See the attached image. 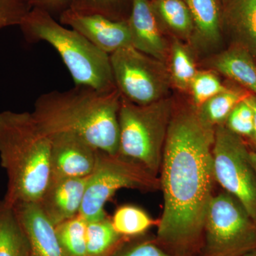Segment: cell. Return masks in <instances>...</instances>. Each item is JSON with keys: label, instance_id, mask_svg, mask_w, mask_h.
I'll use <instances>...</instances> for the list:
<instances>
[{"label": "cell", "instance_id": "cell-1", "mask_svg": "<svg viewBox=\"0 0 256 256\" xmlns=\"http://www.w3.org/2000/svg\"><path fill=\"white\" fill-rule=\"evenodd\" d=\"M214 128L195 109L173 114L163 150L160 188L164 210L156 242L180 256H200L212 194Z\"/></svg>", "mask_w": 256, "mask_h": 256}, {"label": "cell", "instance_id": "cell-2", "mask_svg": "<svg viewBox=\"0 0 256 256\" xmlns=\"http://www.w3.org/2000/svg\"><path fill=\"white\" fill-rule=\"evenodd\" d=\"M121 95L117 88L102 92L75 86L38 98L32 112L44 132L70 133L99 150L118 154Z\"/></svg>", "mask_w": 256, "mask_h": 256}, {"label": "cell", "instance_id": "cell-3", "mask_svg": "<svg viewBox=\"0 0 256 256\" xmlns=\"http://www.w3.org/2000/svg\"><path fill=\"white\" fill-rule=\"evenodd\" d=\"M0 162L8 180L3 200L38 203L52 178L50 140L32 112H0Z\"/></svg>", "mask_w": 256, "mask_h": 256}, {"label": "cell", "instance_id": "cell-4", "mask_svg": "<svg viewBox=\"0 0 256 256\" xmlns=\"http://www.w3.org/2000/svg\"><path fill=\"white\" fill-rule=\"evenodd\" d=\"M20 26L28 41L46 42L58 52L75 86H86L102 92L116 88L110 55L76 30L64 28L50 12L33 8Z\"/></svg>", "mask_w": 256, "mask_h": 256}, {"label": "cell", "instance_id": "cell-5", "mask_svg": "<svg viewBox=\"0 0 256 256\" xmlns=\"http://www.w3.org/2000/svg\"><path fill=\"white\" fill-rule=\"evenodd\" d=\"M173 114L172 102L170 99L139 106L121 96L118 114L120 156L140 164L158 176Z\"/></svg>", "mask_w": 256, "mask_h": 256}, {"label": "cell", "instance_id": "cell-6", "mask_svg": "<svg viewBox=\"0 0 256 256\" xmlns=\"http://www.w3.org/2000/svg\"><path fill=\"white\" fill-rule=\"evenodd\" d=\"M256 250V222L242 202L223 190L214 195L200 256H242Z\"/></svg>", "mask_w": 256, "mask_h": 256}, {"label": "cell", "instance_id": "cell-7", "mask_svg": "<svg viewBox=\"0 0 256 256\" xmlns=\"http://www.w3.org/2000/svg\"><path fill=\"white\" fill-rule=\"evenodd\" d=\"M159 188V178L140 164L119 154L99 150L95 170L88 178L79 214L86 222L100 220L107 216L106 204L119 190L152 192Z\"/></svg>", "mask_w": 256, "mask_h": 256}, {"label": "cell", "instance_id": "cell-8", "mask_svg": "<svg viewBox=\"0 0 256 256\" xmlns=\"http://www.w3.org/2000/svg\"><path fill=\"white\" fill-rule=\"evenodd\" d=\"M246 142L224 124L214 128V173L224 191L238 198L256 222V171Z\"/></svg>", "mask_w": 256, "mask_h": 256}, {"label": "cell", "instance_id": "cell-9", "mask_svg": "<svg viewBox=\"0 0 256 256\" xmlns=\"http://www.w3.org/2000/svg\"><path fill=\"white\" fill-rule=\"evenodd\" d=\"M110 58L116 88L126 100L146 106L165 98L171 78L163 62L132 46L120 48Z\"/></svg>", "mask_w": 256, "mask_h": 256}, {"label": "cell", "instance_id": "cell-10", "mask_svg": "<svg viewBox=\"0 0 256 256\" xmlns=\"http://www.w3.org/2000/svg\"><path fill=\"white\" fill-rule=\"evenodd\" d=\"M48 137L52 178H88L92 174L99 150L70 133H56Z\"/></svg>", "mask_w": 256, "mask_h": 256}, {"label": "cell", "instance_id": "cell-11", "mask_svg": "<svg viewBox=\"0 0 256 256\" xmlns=\"http://www.w3.org/2000/svg\"><path fill=\"white\" fill-rule=\"evenodd\" d=\"M60 22L78 32L109 55L132 46L128 21H114L102 15L82 14L67 8L62 11Z\"/></svg>", "mask_w": 256, "mask_h": 256}, {"label": "cell", "instance_id": "cell-12", "mask_svg": "<svg viewBox=\"0 0 256 256\" xmlns=\"http://www.w3.org/2000/svg\"><path fill=\"white\" fill-rule=\"evenodd\" d=\"M88 178H50L38 203L55 226L79 214Z\"/></svg>", "mask_w": 256, "mask_h": 256}, {"label": "cell", "instance_id": "cell-13", "mask_svg": "<svg viewBox=\"0 0 256 256\" xmlns=\"http://www.w3.org/2000/svg\"><path fill=\"white\" fill-rule=\"evenodd\" d=\"M30 242V256H68L57 236L55 226L36 202L13 206Z\"/></svg>", "mask_w": 256, "mask_h": 256}, {"label": "cell", "instance_id": "cell-14", "mask_svg": "<svg viewBox=\"0 0 256 256\" xmlns=\"http://www.w3.org/2000/svg\"><path fill=\"white\" fill-rule=\"evenodd\" d=\"M132 46L164 63L168 47L150 0H132L128 20Z\"/></svg>", "mask_w": 256, "mask_h": 256}, {"label": "cell", "instance_id": "cell-15", "mask_svg": "<svg viewBox=\"0 0 256 256\" xmlns=\"http://www.w3.org/2000/svg\"><path fill=\"white\" fill-rule=\"evenodd\" d=\"M222 32L256 60V0H223Z\"/></svg>", "mask_w": 256, "mask_h": 256}, {"label": "cell", "instance_id": "cell-16", "mask_svg": "<svg viewBox=\"0 0 256 256\" xmlns=\"http://www.w3.org/2000/svg\"><path fill=\"white\" fill-rule=\"evenodd\" d=\"M212 68L256 96V60L244 47L232 44L210 60Z\"/></svg>", "mask_w": 256, "mask_h": 256}, {"label": "cell", "instance_id": "cell-17", "mask_svg": "<svg viewBox=\"0 0 256 256\" xmlns=\"http://www.w3.org/2000/svg\"><path fill=\"white\" fill-rule=\"evenodd\" d=\"M191 12L194 32L193 36L206 46L220 42L222 35V0H184Z\"/></svg>", "mask_w": 256, "mask_h": 256}, {"label": "cell", "instance_id": "cell-18", "mask_svg": "<svg viewBox=\"0 0 256 256\" xmlns=\"http://www.w3.org/2000/svg\"><path fill=\"white\" fill-rule=\"evenodd\" d=\"M150 3L162 30H166L176 38L193 36L194 23L184 0H152Z\"/></svg>", "mask_w": 256, "mask_h": 256}, {"label": "cell", "instance_id": "cell-19", "mask_svg": "<svg viewBox=\"0 0 256 256\" xmlns=\"http://www.w3.org/2000/svg\"><path fill=\"white\" fill-rule=\"evenodd\" d=\"M0 256H30V242L14 207L0 201Z\"/></svg>", "mask_w": 256, "mask_h": 256}, {"label": "cell", "instance_id": "cell-20", "mask_svg": "<svg viewBox=\"0 0 256 256\" xmlns=\"http://www.w3.org/2000/svg\"><path fill=\"white\" fill-rule=\"evenodd\" d=\"M250 94L252 92L238 85L228 87L225 92L214 96L196 109L204 122L215 128L225 124L234 108Z\"/></svg>", "mask_w": 256, "mask_h": 256}, {"label": "cell", "instance_id": "cell-21", "mask_svg": "<svg viewBox=\"0 0 256 256\" xmlns=\"http://www.w3.org/2000/svg\"><path fill=\"white\" fill-rule=\"evenodd\" d=\"M86 238L88 256H110L128 237L114 230L107 215L100 220L86 222Z\"/></svg>", "mask_w": 256, "mask_h": 256}, {"label": "cell", "instance_id": "cell-22", "mask_svg": "<svg viewBox=\"0 0 256 256\" xmlns=\"http://www.w3.org/2000/svg\"><path fill=\"white\" fill-rule=\"evenodd\" d=\"M114 230L124 237H134L146 234L156 224L146 210L134 205L119 206L110 218Z\"/></svg>", "mask_w": 256, "mask_h": 256}, {"label": "cell", "instance_id": "cell-23", "mask_svg": "<svg viewBox=\"0 0 256 256\" xmlns=\"http://www.w3.org/2000/svg\"><path fill=\"white\" fill-rule=\"evenodd\" d=\"M57 236L68 256H88L86 222L78 214L56 226Z\"/></svg>", "mask_w": 256, "mask_h": 256}, {"label": "cell", "instance_id": "cell-24", "mask_svg": "<svg viewBox=\"0 0 256 256\" xmlns=\"http://www.w3.org/2000/svg\"><path fill=\"white\" fill-rule=\"evenodd\" d=\"M132 0H72L68 8L86 14H99L114 21H128Z\"/></svg>", "mask_w": 256, "mask_h": 256}, {"label": "cell", "instance_id": "cell-25", "mask_svg": "<svg viewBox=\"0 0 256 256\" xmlns=\"http://www.w3.org/2000/svg\"><path fill=\"white\" fill-rule=\"evenodd\" d=\"M170 60L171 82L180 90L190 89V84L198 70L188 47L175 40L172 46Z\"/></svg>", "mask_w": 256, "mask_h": 256}, {"label": "cell", "instance_id": "cell-26", "mask_svg": "<svg viewBox=\"0 0 256 256\" xmlns=\"http://www.w3.org/2000/svg\"><path fill=\"white\" fill-rule=\"evenodd\" d=\"M224 126L237 134L254 150L256 144L254 112L246 99L239 102L229 114Z\"/></svg>", "mask_w": 256, "mask_h": 256}, {"label": "cell", "instance_id": "cell-27", "mask_svg": "<svg viewBox=\"0 0 256 256\" xmlns=\"http://www.w3.org/2000/svg\"><path fill=\"white\" fill-rule=\"evenodd\" d=\"M110 256H180L165 250L156 242V237L143 234L124 239Z\"/></svg>", "mask_w": 256, "mask_h": 256}, {"label": "cell", "instance_id": "cell-28", "mask_svg": "<svg viewBox=\"0 0 256 256\" xmlns=\"http://www.w3.org/2000/svg\"><path fill=\"white\" fill-rule=\"evenodd\" d=\"M228 88V87L224 86L218 77L210 70H198L190 87L196 108L214 96Z\"/></svg>", "mask_w": 256, "mask_h": 256}, {"label": "cell", "instance_id": "cell-29", "mask_svg": "<svg viewBox=\"0 0 256 256\" xmlns=\"http://www.w3.org/2000/svg\"><path fill=\"white\" fill-rule=\"evenodd\" d=\"M30 8L26 0H0V18L8 20L11 25H20Z\"/></svg>", "mask_w": 256, "mask_h": 256}, {"label": "cell", "instance_id": "cell-30", "mask_svg": "<svg viewBox=\"0 0 256 256\" xmlns=\"http://www.w3.org/2000/svg\"><path fill=\"white\" fill-rule=\"evenodd\" d=\"M72 0H26L30 6L47 10L67 9Z\"/></svg>", "mask_w": 256, "mask_h": 256}, {"label": "cell", "instance_id": "cell-31", "mask_svg": "<svg viewBox=\"0 0 256 256\" xmlns=\"http://www.w3.org/2000/svg\"><path fill=\"white\" fill-rule=\"evenodd\" d=\"M246 100L247 102H248L249 105H250V108H252V112H254V124H255L256 134L255 149H254V151L256 152V96L254 95V94H250V95L247 98Z\"/></svg>", "mask_w": 256, "mask_h": 256}, {"label": "cell", "instance_id": "cell-32", "mask_svg": "<svg viewBox=\"0 0 256 256\" xmlns=\"http://www.w3.org/2000/svg\"><path fill=\"white\" fill-rule=\"evenodd\" d=\"M250 160L256 171V152L252 150H250Z\"/></svg>", "mask_w": 256, "mask_h": 256}, {"label": "cell", "instance_id": "cell-33", "mask_svg": "<svg viewBox=\"0 0 256 256\" xmlns=\"http://www.w3.org/2000/svg\"><path fill=\"white\" fill-rule=\"evenodd\" d=\"M8 26H11L9 22L6 21V20H3V18H0V30Z\"/></svg>", "mask_w": 256, "mask_h": 256}, {"label": "cell", "instance_id": "cell-34", "mask_svg": "<svg viewBox=\"0 0 256 256\" xmlns=\"http://www.w3.org/2000/svg\"><path fill=\"white\" fill-rule=\"evenodd\" d=\"M242 256H256V250L248 252V254H244V255Z\"/></svg>", "mask_w": 256, "mask_h": 256}, {"label": "cell", "instance_id": "cell-35", "mask_svg": "<svg viewBox=\"0 0 256 256\" xmlns=\"http://www.w3.org/2000/svg\"><path fill=\"white\" fill-rule=\"evenodd\" d=\"M3 20H4V18H3ZM6 21H8V20H6Z\"/></svg>", "mask_w": 256, "mask_h": 256}, {"label": "cell", "instance_id": "cell-36", "mask_svg": "<svg viewBox=\"0 0 256 256\" xmlns=\"http://www.w3.org/2000/svg\"><path fill=\"white\" fill-rule=\"evenodd\" d=\"M150 1H152V0H150Z\"/></svg>", "mask_w": 256, "mask_h": 256}, {"label": "cell", "instance_id": "cell-37", "mask_svg": "<svg viewBox=\"0 0 256 256\" xmlns=\"http://www.w3.org/2000/svg\"><path fill=\"white\" fill-rule=\"evenodd\" d=\"M223 1V0H222V2Z\"/></svg>", "mask_w": 256, "mask_h": 256}]
</instances>
